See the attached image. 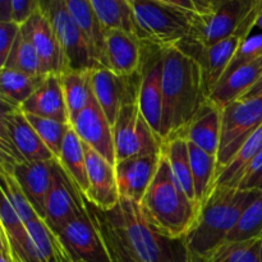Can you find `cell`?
I'll use <instances>...</instances> for the list:
<instances>
[{"mask_svg":"<svg viewBox=\"0 0 262 262\" xmlns=\"http://www.w3.org/2000/svg\"><path fill=\"white\" fill-rule=\"evenodd\" d=\"M206 100L200 64L178 46L163 49V140L181 133Z\"/></svg>","mask_w":262,"mask_h":262,"instance_id":"cell-1","label":"cell"},{"mask_svg":"<svg viewBox=\"0 0 262 262\" xmlns=\"http://www.w3.org/2000/svg\"><path fill=\"white\" fill-rule=\"evenodd\" d=\"M146 219L163 234L184 239L197 223L201 206L189 199L161 151L158 171L140 204Z\"/></svg>","mask_w":262,"mask_h":262,"instance_id":"cell-2","label":"cell"},{"mask_svg":"<svg viewBox=\"0 0 262 262\" xmlns=\"http://www.w3.org/2000/svg\"><path fill=\"white\" fill-rule=\"evenodd\" d=\"M258 189L214 188L201 206L186 242L188 255H202L227 242L243 211L260 196Z\"/></svg>","mask_w":262,"mask_h":262,"instance_id":"cell-3","label":"cell"},{"mask_svg":"<svg viewBox=\"0 0 262 262\" xmlns=\"http://www.w3.org/2000/svg\"><path fill=\"white\" fill-rule=\"evenodd\" d=\"M130 250L143 262H188L184 239L163 234L145 217L140 204L120 199L119 205L104 211Z\"/></svg>","mask_w":262,"mask_h":262,"instance_id":"cell-4","label":"cell"},{"mask_svg":"<svg viewBox=\"0 0 262 262\" xmlns=\"http://www.w3.org/2000/svg\"><path fill=\"white\" fill-rule=\"evenodd\" d=\"M135 15L138 36L143 42L161 49L177 46L193 31L197 13L160 0H128Z\"/></svg>","mask_w":262,"mask_h":262,"instance_id":"cell-5","label":"cell"},{"mask_svg":"<svg viewBox=\"0 0 262 262\" xmlns=\"http://www.w3.org/2000/svg\"><path fill=\"white\" fill-rule=\"evenodd\" d=\"M258 17V4L255 9L251 12V14L243 20L242 25L238 27V30L230 36H228L224 40L214 43L211 46L199 45L194 41L187 40L182 41L178 46L179 49L188 54L189 56L194 59L200 64L202 69V76H204L205 91H206L207 97L212 92L220 79L224 76L228 66L232 61L233 56L235 55L239 46L242 45L243 41L247 40L251 36L253 28L256 27Z\"/></svg>","mask_w":262,"mask_h":262,"instance_id":"cell-6","label":"cell"},{"mask_svg":"<svg viewBox=\"0 0 262 262\" xmlns=\"http://www.w3.org/2000/svg\"><path fill=\"white\" fill-rule=\"evenodd\" d=\"M40 10L46 15L58 37L67 69L90 71L101 67L89 38L73 19L64 0H40Z\"/></svg>","mask_w":262,"mask_h":262,"instance_id":"cell-7","label":"cell"},{"mask_svg":"<svg viewBox=\"0 0 262 262\" xmlns=\"http://www.w3.org/2000/svg\"><path fill=\"white\" fill-rule=\"evenodd\" d=\"M2 160L37 161L56 160L20 109L3 102Z\"/></svg>","mask_w":262,"mask_h":262,"instance_id":"cell-8","label":"cell"},{"mask_svg":"<svg viewBox=\"0 0 262 262\" xmlns=\"http://www.w3.org/2000/svg\"><path fill=\"white\" fill-rule=\"evenodd\" d=\"M113 135L115 163L136 156L161 152L163 142L143 118L138 106V95L122 105L113 124Z\"/></svg>","mask_w":262,"mask_h":262,"instance_id":"cell-9","label":"cell"},{"mask_svg":"<svg viewBox=\"0 0 262 262\" xmlns=\"http://www.w3.org/2000/svg\"><path fill=\"white\" fill-rule=\"evenodd\" d=\"M261 125L262 96L251 100H235L223 107L220 145L216 156L217 171L228 165Z\"/></svg>","mask_w":262,"mask_h":262,"instance_id":"cell-10","label":"cell"},{"mask_svg":"<svg viewBox=\"0 0 262 262\" xmlns=\"http://www.w3.org/2000/svg\"><path fill=\"white\" fill-rule=\"evenodd\" d=\"M138 106L151 129L163 140V49L143 42V60L140 72Z\"/></svg>","mask_w":262,"mask_h":262,"instance_id":"cell-11","label":"cell"},{"mask_svg":"<svg viewBox=\"0 0 262 262\" xmlns=\"http://www.w3.org/2000/svg\"><path fill=\"white\" fill-rule=\"evenodd\" d=\"M257 4L258 0H227L210 14H197L188 38L204 48L214 45L234 33Z\"/></svg>","mask_w":262,"mask_h":262,"instance_id":"cell-12","label":"cell"},{"mask_svg":"<svg viewBox=\"0 0 262 262\" xmlns=\"http://www.w3.org/2000/svg\"><path fill=\"white\" fill-rule=\"evenodd\" d=\"M86 212V199L56 161L54 168L53 184L46 200L43 220L50 227V229L56 233L67 223Z\"/></svg>","mask_w":262,"mask_h":262,"instance_id":"cell-13","label":"cell"},{"mask_svg":"<svg viewBox=\"0 0 262 262\" xmlns=\"http://www.w3.org/2000/svg\"><path fill=\"white\" fill-rule=\"evenodd\" d=\"M55 163L56 160L37 163L2 160V170L9 173L17 181L41 219L45 217L46 200L53 184Z\"/></svg>","mask_w":262,"mask_h":262,"instance_id":"cell-14","label":"cell"},{"mask_svg":"<svg viewBox=\"0 0 262 262\" xmlns=\"http://www.w3.org/2000/svg\"><path fill=\"white\" fill-rule=\"evenodd\" d=\"M55 234L74 261L109 262L105 246L89 210L86 214L67 223Z\"/></svg>","mask_w":262,"mask_h":262,"instance_id":"cell-15","label":"cell"},{"mask_svg":"<svg viewBox=\"0 0 262 262\" xmlns=\"http://www.w3.org/2000/svg\"><path fill=\"white\" fill-rule=\"evenodd\" d=\"M90 81L97 104L113 125L122 105L138 95L140 73L137 76L124 78L113 73L110 69L97 67L90 69Z\"/></svg>","mask_w":262,"mask_h":262,"instance_id":"cell-16","label":"cell"},{"mask_svg":"<svg viewBox=\"0 0 262 262\" xmlns=\"http://www.w3.org/2000/svg\"><path fill=\"white\" fill-rule=\"evenodd\" d=\"M142 60L143 41L138 36L123 30L105 31L104 68L129 78L140 73Z\"/></svg>","mask_w":262,"mask_h":262,"instance_id":"cell-17","label":"cell"},{"mask_svg":"<svg viewBox=\"0 0 262 262\" xmlns=\"http://www.w3.org/2000/svg\"><path fill=\"white\" fill-rule=\"evenodd\" d=\"M82 142L89 145L95 151L104 156L107 161L115 165V148L113 125L92 92L89 104L71 123Z\"/></svg>","mask_w":262,"mask_h":262,"instance_id":"cell-18","label":"cell"},{"mask_svg":"<svg viewBox=\"0 0 262 262\" xmlns=\"http://www.w3.org/2000/svg\"><path fill=\"white\" fill-rule=\"evenodd\" d=\"M83 148L86 152L87 176L90 184L86 201L102 211H110L115 209L120 201L115 165L84 142Z\"/></svg>","mask_w":262,"mask_h":262,"instance_id":"cell-19","label":"cell"},{"mask_svg":"<svg viewBox=\"0 0 262 262\" xmlns=\"http://www.w3.org/2000/svg\"><path fill=\"white\" fill-rule=\"evenodd\" d=\"M20 28L37 53L42 74L63 73L67 69L66 58L46 15L38 9Z\"/></svg>","mask_w":262,"mask_h":262,"instance_id":"cell-20","label":"cell"},{"mask_svg":"<svg viewBox=\"0 0 262 262\" xmlns=\"http://www.w3.org/2000/svg\"><path fill=\"white\" fill-rule=\"evenodd\" d=\"M161 152L136 156L115 163L118 191L120 199L141 204L160 163Z\"/></svg>","mask_w":262,"mask_h":262,"instance_id":"cell-21","label":"cell"},{"mask_svg":"<svg viewBox=\"0 0 262 262\" xmlns=\"http://www.w3.org/2000/svg\"><path fill=\"white\" fill-rule=\"evenodd\" d=\"M222 107L207 99L188 125L176 137L183 138L206 152L217 156L222 132Z\"/></svg>","mask_w":262,"mask_h":262,"instance_id":"cell-22","label":"cell"},{"mask_svg":"<svg viewBox=\"0 0 262 262\" xmlns=\"http://www.w3.org/2000/svg\"><path fill=\"white\" fill-rule=\"evenodd\" d=\"M20 110L26 114L37 115L71 124L60 74H46L42 83L31 95L27 101L23 102Z\"/></svg>","mask_w":262,"mask_h":262,"instance_id":"cell-23","label":"cell"},{"mask_svg":"<svg viewBox=\"0 0 262 262\" xmlns=\"http://www.w3.org/2000/svg\"><path fill=\"white\" fill-rule=\"evenodd\" d=\"M0 227L7 235L17 262H42L41 256L28 233L27 227L7 199L3 196L0 210Z\"/></svg>","mask_w":262,"mask_h":262,"instance_id":"cell-24","label":"cell"},{"mask_svg":"<svg viewBox=\"0 0 262 262\" xmlns=\"http://www.w3.org/2000/svg\"><path fill=\"white\" fill-rule=\"evenodd\" d=\"M56 161L61 166L64 173L68 176V178L73 182L74 186L78 188V191L86 199L90 189L86 152H84L83 142L74 132L72 125L67 132L63 146H61L60 156Z\"/></svg>","mask_w":262,"mask_h":262,"instance_id":"cell-25","label":"cell"},{"mask_svg":"<svg viewBox=\"0 0 262 262\" xmlns=\"http://www.w3.org/2000/svg\"><path fill=\"white\" fill-rule=\"evenodd\" d=\"M262 74V64L260 60H256L248 66L242 67L234 73L228 76L227 78L222 79L215 86L212 92L207 99L216 104L223 109L230 102L239 100L255 82L260 78Z\"/></svg>","mask_w":262,"mask_h":262,"instance_id":"cell-26","label":"cell"},{"mask_svg":"<svg viewBox=\"0 0 262 262\" xmlns=\"http://www.w3.org/2000/svg\"><path fill=\"white\" fill-rule=\"evenodd\" d=\"M262 150V125L248 138L234 158L217 171L214 188H239L245 173Z\"/></svg>","mask_w":262,"mask_h":262,"instance_id":"cell-27","label":"cell"},{"mask_svg":"<svg viewBox=\"0 0 262 262\" xmlns=\"http://www.w3.org/2000/svg\"><path fill=\"white\" fill-rule=\"evenodd\" d=\"M69 13L89 38L97 61L102 67L105 54V30L97 18L91 0H64Z\"/></svg>","mask_w":262,"mask_h":262,"instance_id":"cell-28","label":"cell"},{"mask_svg":"<svg viewBox=\"0 0 262 262\" xmlns=\"http://www.w3.org/2000/svg\"><path fill=\"white\" fill-rule=\"evenodd\" d=\"M188 150L194 193L197 202L202 206L214 189L217 173V158L189 142Z\"/></svg>","mask_w":262,"mask_h":262,"instance_id":"cell-29","label":"cell"},{"mask_svg":"<svg viewBox=\"0 0 262 262\" xmlns=\"http://www.w3.org/2000/svg\"><path fill=\"white\" fill-rule=\"evenodd\" d=\"M87 210L96 225L97 230L100 233L102 243L106 250L109 262H143L138 258V256L129 248V246L125 243L122 235L119 234L117 229L113 227L112 223L106 217L102 210L97 209L89 201H86Z\"/></svg>","mask_w":262,"mask_h":262,"instance_id":"cell-30","label":"cell"},{"mask_svg":"<svg viewBox=\"0 0 262 262\" xmlns=\"http://www.w3.org/2000/svg\"><path fill=\"white\" fill-rule=\"evenodd\" d=\"M45 76H30L9 68H2V102L20 109L23 102L27 101L40 87Z\"/></svg>","mask_w":262,"mask_h":262,"instance_id":"cell-31","label":"cell"},{"mask_svg":"<svg viewBox=\"0 0 262 262\" xmlns=\"http://www.w3.org/2000/svg\"><path fill=\"white\" fill-rule=\"evenodd\" d=\"M60 81L68 109L69 123H72L86 107L92 95L90 71L67 69L60 74Z\"/></svg>","mask_w":262,"mask_h":262,"instance_id":"cell-32","label":"cell"},{"mask_svg":"<svg viewBox=\"0 0 262 262\" xmlns=\"http://www.w3.org/2000/svg\"><path fill=\"white\" fill-rule=\"evenodd\" d=\"M161 151L168 159L171 171L187 196L197 202L192 179L191 160H189L188 142L181 137H173L164 141ZM199 204V202H197Z\"/></svg>","mask_w":262,"mask_h":262,"instance_id":"cell-33","label":"cell"},{"mask_svg":"<svg viewBox=\"0 0 262 262\" xmlns=\"http://www.w3.org/2000/svg\"><path fill=\"white\" fill-rule=\"evenodd\" d=\"M91 3L105 31L123 30L138 36L135 15L128 0H91Z\"/></svg>","mask_w":262,"mask_h":262,"instance_id":"cell-34","label":"cell"},{"mask_svg":"<svg viewBox=\"0 0 262 262\" xmlns=\"http://www.w3.org/2000/svg\"><path fill=\"white\" fill-rule=\"evenodd\" d=\"M2 68H9L13 71L22 72L30 76H45L41 71L40 59L35 48L20 28L15 42Z\"/></svg>","mask_w":262,"mask_h":262,"instance_id":"cell-35","label":"cell"},{"mask_svg":"<svg viewBox=\"0 0 262 262\" xmlns=\"http://www.w3.org/2000/svg\"><path fill=\"white\" fill-rule=\"evenodd\" d=\"M262 238V191L260 196L243 211L227 242H251Z\"/></svg>","mask_w":262,"mask_h":262,"instance_id":"cell-36","label":"cell"},{"mask_svg":"<svg viewBox=\"0 0 262 262\" xmlns=\"http://www.w3.org/2000/svg\"><path fill=\"white\" fill-rule=\"evenodd\" d=\"M26 117H27L28 122L32 124V127L35 128L37 135L40 136L42 142L46 145V147L53 152V155L58 160L61 152L64 138H66L68 129L71 128V124L54 119H48V118H41L37 115L26 114Z\"/></svg>","mask_w":262,"mask_h":262,"instance_id":"cell-37","label":"cell"},{"mask_svg":"<svg viewBox=\"0 0 262 262\" xmlns=\"http://www.w3.org/2000/svg\"><path fill=\"white\" fill-rule=\"evenodd\" d=\"M2 182L3 196L9 201V204L12 205L14 211L17 212V215L25 224L40 217L32 207V205L30 204L26 194L23 193L19 184L17 183V181L9 173L2 170Z\"/></svg>","mask_w":262,"mask_h":262,"instance_id":"cell-38","label":"cell"},{"mask_svg":"<svg viewBox=\"0 0 262 262\" xmlns=\"http://www.w3.org/2000/svg\"><path fill=\"white\" fill-rule=\"evenodd\" d=\"M262 56V33L258 35L250 36L247 40L243 41L242 45L237 50L235 55L233 56L232 61L228 66L227 71H225L224 76L222 79L227 78L235 71H238L242 67L248 66V64L253 63V61L258 60ZM220 79V81H222Z\"/></svg>","mask_w":262,"mask_h":262,"instance_id":"cell-39","label":"cell"},{"mask_svg":"<svg viewBox=\"0 0 262 262\" xmlns=\"http://www.w3.org/2000/svg\"><path fill=\"white\" fill-rule=\"evenodd\" d=\"M20 31V25L14 20H0V61L4 66L10 50L15 42L18 33Z\"/></svg>","mask_w":262,"mask_h":262,"instance_id":"cell-40","label":"cell"},{"mask_svg":"<svg viewBox=\"0 0 262 262\" xmlns=\"http://www.w3.org/2000/svg\"><path fill=\"white\" fill-rule=\"evenodd\" d=\"M40 9V0H12V20L22 26Z\"/></svg>","mask_w":262,"mask_h":262,"instance_id":"cell-41","label":"cell"},{"mask_svg":"<svg viewBox=\"0 0 262 262\" xmlns=\"http://www.w3.org/2000/svg\"><path fill=\"white\" fill-rule=\"evenodd\" d=\"M227 0H193L196 5L197 13L201 15L210 14L214 10H216L220 5H223Z\"/></svg>","mask_w":262,"mask_h":262,"instance_id":"cell-42","label":"cell"},{"mask_svg":"<svg viewBox=\"0 0 262 262\" xmlns=\"http://www.w3.org/2000/svg\"><path fill=\"white\" fill-rule=\"evenodd\" d=\"M0 262H17L9 241L3 230L0 233Z\"/></svg>","mask_w":262,"mask_h":262,"instance_id":"cell-43","label":"cell"},{"mask_svg":"<svg viewBox=\"0 0 262 262\" xmlns=\"http://www.w3.org/2000/svg\"><path fill=\"white\" fill-rule=\"evenodd\" d=\"M261 170H262V150L260 151V154H258V155L253 159V161L250 164V166H248L247 171H246L245 177H243L242 183H241V186H239V189L242 188V187L245 186L248 181H251L253 177L257 176Z\"/></svg>","mask_w":262,"mask_h":262,"instance_id":"cell-44","label":"cell"},{"mask_svg":"<svg viewBox=\"0 0 262 262\" xmlns=\"http://www.w3.org/2000/svg\"><path fill=\"white\" fill-rule=\"evenodd\" d=\"M160 2L166 3V4L174 5V7L182 8L184 10H188V12L197 13L196 5H194L193 0H160ZM199 14V13H197Z\"/></svg>","mask_w":262,"mask_h":262,"instance_id":"cell-45","label":"cell"},{"mask_svg":"<svg viewBox=\"0 0 262 262\" xmlns=\"http://www.w3.org/2000/svg\"><path fill=\"white\" fill-rule=\"evenodd\" d=\"M262 96V74L260 76V78L255 82L252 87L241 97L239 100H251V99H256V97H261Z\"/></svg>","mask_w":262,"mask_h":262,"instance_id":"cell-46","label":"cell"},{"mask_svg":"<svg viewBox=\"0 0 262 262\" xmlns=\"http://www.w3.org/2000/svg\"><path fill=\"white\" fill-rule=\"evenodd\" d=\"M0 20H12V0H0Z\"/></svg>","mask_w":262,"mask_h":262,"instance_id":"cell-47","label":"cell"},{"mask_svg":"<svg viewBox=\"0 0 262 262\" xmlns=\"http://www.w3.org/2000/svg\"><path fill=\"white\" fill-rule=\"evenodd\" d=\"M241 189H258V191H262V170L257 176L253 177L251 181H248Z\"/></svg>","mask_w":262,"mask_h":262,"instance_id":"cell-48","label":"cell"},{"mask_svg":"<svg viewBox=\"0 0 262 262\" xmlns=\"http://www.w3.org/2000/svg\"><path fill=\"white\" fill-rule=\"evenodd\" d=\"M256 27H258L260 30H262V4H258V17H257Z\"/></svg>","mask_w":262,"mask_h":262,"instance_id":"cell-49","label":"cell"},{"mask_svg":"<svg viewBox=\"0 0 262 262\" xmlns=\"http://www.w3.org/2000/svg\"><path fill=\"white\" fill-rule=\"evenodd\" d=\"M64 262H74L73 258H72L71 255L68 253V251L66 250V247H64Z\"/></svg>","mask_w":262,"mask_h":262,"instance_id":"cell-50","label":"cell"},{"mask_svg":"<svg viewBox=\"0 0 262 262\" xmlns=\"http://www.w3.org/2000/svg\"><path fill=\"white\" fill-rule=\"evenodd\" d=\"M260 256H261V262H262V238H261V243H260Z\"/></svg>","mask_w":262,"mask_h":262,"instance_id":"cell-51","label":"cell"},{"mask_svg":"<svg viewBox=\"0 0 262 262\" xmlns=\"http://www.w3.org/2000/svg\"><path fill=\"white\" fill-rule=\"evenodd\" d=\"M258 60H260V63L262 64V56H261V58H260V59H258Z\"/></svg>","mask_w":262,"mask_h":262,"instance_id":"cell-52","label":"cell"},{"mask_svg":"<svg viewBox=\"0 0 262 262\" xmlns=\"http://www.w3.org/2000/svg\"><path fill=\"white\" fill-rule=\"evenodd\" d=\"M258 4H262V0H258Z\"/></svg>","mask_w":262,"mask_h":262,"instance_id":"cell-53","label":"cell"},{"mask_svg":"<svg viewBox=\"0 0 262 262\" xmlns=\"http://www.w3.org/2000/svg\"><path fill=\"white\" fill-rule=\"evenodd\" d=\"M74 261V260H73ZM74 262H83V261H74Z\"/></svg>","mask_w":262,"mask_h":262,"instance_id":"cell-54","label":"cell"}]
</instances>
